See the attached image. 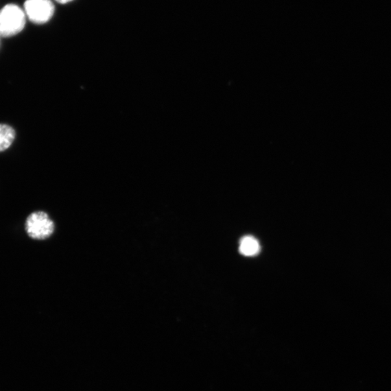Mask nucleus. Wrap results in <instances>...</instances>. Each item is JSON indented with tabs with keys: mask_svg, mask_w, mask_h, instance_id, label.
Masks as SVG:
<instances>
[{
	"mask_svg": "<svg viewBox=\"0 0 391 391\" xmlns=\"http://www.w3.org/2000/svg\"><path fill=\"white\" fill-rule=\"evenodd\" d=\"M24 228L28 237L33 240L44 241L54 233V220L44 211H35L26 217Z\"/></svg>",
	"mask_w": 391,
	"mask_h": 391,
	"instance_id": "1",
	"label": "nucleus"
},
{
	"mask_svg": "<svg viewBox=\"0 0 391 391\" xmlns=\"http://www.w3.org/2000/svg\"><path fill=\"white\" fill-rule=\"evenodd\" d=\"M25 12L19 6L7 5L0 10V36L10 37L21 32L25 25Z\"/></svg>",
	"mask_w": 391,
	"mask_h": 391,
	"instance_id": "2",
	"label": "nucleus"
},
{
	"mask_svg": "<svg viewBox=\"0 0 391 391\" xmlns=\"http://www.w3.org/2000/svg\"><path fill=\"white\" fill-rule=\"evenodd\" d=\"M25 13L36 24H45L54 16L55 5L51 0H27L24 5Z\"/></svg>",
	"mask_w": 391,
	"mask_h": 391,
	"instance_id": "3",
	"label": "nucleus"
},
{
	"mask_svg": "<svg viewBox=\"0 0 391 391\" xmlns=\"http://www.w3.org/2000/svg\"><path fill=\"white\" fill-rule=\"evenodd\" d=\"M16 138L15 130L5 124H0V152L8 149Z\"/></svg>",
	"mask_w": 391,
	"mask_h": 391,
	"instance_id": "4",
	"label": "nucleus"
},
{
	"mask_svg": "<svg viewBox=\"0 0 391 391\" xmlns=\"http://www.w3.org/2000/svg\"><path fill=\"white\" fill-rule=\"evenodd\" d=\"M260 249L258 241L252 237H245L240 243V252L245 256H254Z\"/></svg>",
	"mask_w": 391,
	"mask_h": 391,
	"instance_id": "5",
	"label": "nucleus"
},
{
	"mask_svg": "<svg viewBox=\"0 0 391 391\" xmlns=\"http://www.w3.org/2000/svg\"><path fill=\"white\" fill-rule=\"evenodd\" d=\"M56 1L60 4H69L73 1V0H56Z\"/></svg>",
	"mask_w": 391,
	"mask_h": 391,
	"instance_id": "6",
	"label": "nucleus"
}]
</instances>
